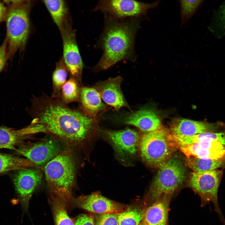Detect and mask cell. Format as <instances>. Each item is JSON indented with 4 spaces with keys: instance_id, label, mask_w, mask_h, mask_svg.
Listing matches in <instances>:
<instances>
[{
    "instance_id": "6da1fadb",
    "label": "cell",
    "mask_w": 225,
    "mask_h": 225,
    "mask_svg": "<svg viewBox=\"0 0 225 225\" xmlns=\"http://www.w3.org/2000/svg\"><path fill=\"white\" fill-rule=\"evenodd\" d=\"M28 111L32 118L31 124L72 148L85 141L95 127L92 117L45 94L32 98Z\"/></svg>"
},
{
    "instance_id": "7a4b0ae2",
    "label": "cell",
    "mask_w": 225,
    "mask_h": 225,
    "mask_svg": "<svg viewBox=\"0 0 225 225\" xmlns=\"http://www.w3.org/2000/svg\"><path fill=\"white\" fill-rule=\"evenodd\" d=\"M138 26L137 21L109 20L102 36L103 52L96 68L105 70L129 58L133 53L134 39Z\"/></svg>"
},
{
    "instance_id": "3957f363",
    "label": "cell",
    "mask_w": 225,
    "mask_h": 225,
    "mask_svg": "<svg viewBox=\"0 0 225 225\" xmlns=\"http://www.w3.org/2000/svg\"><path fill=\"white\" fill-rule=\"evenodd\" d=\"M76 162L70 148L62 151L44 166V171L51 196L67 203L75 185Z\"/></svg>"
},
{
    "instance_id": "277c9868",
    "label": "cell",
    "mask_w": 225,
    "mask_h": 225,
    "mask_svg": "<svg viewBox=\"0 0 225 225\" xmlns=\"http://www.w3.org/2000/svg\"><path fill=\"white\" fill-rule=\"evenodd\" d=\"M8 5L5 20L7 50L9 59L24 48L30 31L31 2L28 0H4Z\"/></svg>"
},
{
    "instance_id": "5b68a950",
    "label": "cell",
    "mask_w": 225,
    "mask_h": 225,
    "mask_svg": "<svg viewBox=\"0 0 225 225\" xmlns=\"http://www.w3.org/2000/svg\"><path fill=\"white\" fill-rule=\"evenodd\" d=\"M178 142L187 157L217 159L225 158V128L216 132L180 136Z\"/></svg>"
},
{
    "instance_id": "8992f818",
    "label": "cell",
    "mask_w": 225,
    "mask_h": 225,
    "mask_svg": "<svg viewBox=\"0 0 225 225\" xmlns=\"http://www.w3.org/2000/svg\"><path fill=\"white\" fill-rule=\"evenodd\" d=\"M139 145L144 162L150 167L158 169L177 148L169 131L163 126L156 131L145 132L141 137Z\"/></svg>"
},
{
    "instance_id": "52a82bcc",
    "label": "cell",
    "mask_w": 225,
    "mask_h": 225,
    "mask_svg": "<svg viewBox=\"0 0 225 225\" xmlns=\"http://www.w3.org/2000/svg\"><path fill=\"white\" fill-rule=\"evenodd\" d=\"M186 169L182 161L172 156L160 168L153 180L149 189L152 201L166 198L174 193L183 182Z\"/></svg>"
},
{
    "instance_id": "ba28073f",
    "label": "cell",
    "mask_w": 225,
    "mask_h": 225,
    "mask_svg": "<svg viewBox=\"0 0 225 225\" xmlns=\"http://www.w3.org/2000/svg\"><path fill=\"white\" fill-rule=\"evenodd\" d=\"M223 173L222 170L219 169L193 172L190 175L188 184L199 196L202 206L210 202L213 204L215 211L223 225H225V219L219 206L218 197V188Z\"/></svg>"
},
{
    "instance_id": "9c48e42d",
    "label": "cell",
    "mask_w": 225,
    "mask_h": 225,
    "mask_svg": "<svg viewBox=\"0 0 225 225\" xmlns=\"http://www.w3.org/2000/svg\"><path fill=\"white\" fill-rule=\"evenodd\" d=\"M160 1L151 3L130 0L100 1L94 10H100L109 13L118 18L138 16L145 14L150 9L157 7Z\"/></svg>"
},
{
    "instance_id": "30bf717a",
    "label": "cell",
    "mask_w": 225,
    "mask_h": 225,
    "mask_svg": "<svg viewBox=\"0 0 225 225\" xmlns=\"http://www.w3.org/2000/svg\"><path fill=\"white\" fill-rule=\"evenodd\" d=\"M62 150L57 141L50 139L21 144L15 151L38 167L45 165Z\"/></svg>"
},
{
    "instance_id": "8fae6325",
    "label": "cell",
    "mask_w": 225,
    "mask_h": 225,
    "mask_svg": "<svg viewBox=\"0 0 225 225\" xmlns=\"http://www.w3.org/2000/svg\"><path fill=\"white\" fill-rule=\"evenodd\" d=\"M60 32L63 43L62 58L71 77L80 82L83 64L77 44L75 33L71 26Z\"/></svg>"
},
{
    "instance_id": "7c38bea8",
    "label": "cell",
    "mask_w": 225,
    "mask_h": 225,
    "mask_svg": "<svg viewBox=\"0 0 225 225\" xmlns=\"http://www.w3.org/2000/svg\"><path fill=\"white\" fill-rule=\"evenodd\" d=\"M42 179L40 171L33 168L19 171L15 176L13 182L21 203L27 209L29 200Z\"/></svg>"
},
{
    "instance_id": "4fadbf2b",
    "label": "cell",
    "mask_w": 225,
    "mask_h": 225,
    "mask_svg": "<svg viewBox=\"0 0 225 225\" xmlns=\"http://www.w3.org/2000/svg\"><path fill=\"white\" fill-rule=\"evenodd\" d=\"M225 128L221 122L210 123L176 118L171 122L170 133L178 136H191L206 132H216Z\"/></svg>"
},
{
    "instance_id": "5bb4252c",
    "label": "cell",
    "mask_w": 225,
    "mask_h": 225,
    "mask_svg": "<svg viewBox=\"0 0 225 225\" xmlns=\"http://www.w3.org/2000/svg\"><path fill=\"white\" fill-rule=\"evenodd\" d=\"M75 205L98 214L117 213L124 211L125 206L108 199L98 193L80 196L74 200Z\"/></svg>"
},
{
    "instance_id": "9a60e30c",
    "label": "cell",
    "mask_w": 225,
    "mask_h": 225,
    "mask_svg": "<svg viewBox=\"0 0 225 225\" xmlns=\"http://www.w3.org/2000/svg\"><path fill=\"white\" fill-rule=\"evenodd\" d=\"M109 138L121 158H130L136 153L140 137L136 131L127 129L113 131L109 133Z\"/></svg>"
},
{
    "instance_id": "2e32d148",
    "label": "cell",
    "mask_w": 225,
    "mask_h": 225,
    "mask_svg": "<svg viewBox=\"0 0 225 225\" xmlns=\"http://www.w3.org/2000/svg\"><path fill=\"white\" fill-rule=\"evenodd\" d=\"M125 124L135 126L145 132L156 131L163 126L159 115L152 108H144L125 115L122 119Z\"/></svg>"
},
{
    "instance_id": "e0dca14e",
    "label": "cell",
    "mask_w": 225,
    "mask_h": 225,
    "mask_svg": "<svg viewBox=\"0 0 225 225\" xmlns=\"http://www.w3.org/2000/svg\"><path fill=\"white\" fill-rule=\"evenodd\" d=\"M122 80L120 76L110 78L98 83L97 86L103 101L117 110L122 107H129L121 89Z\"/></svg>"
},
{
    "instance_id": "ac0fdd59",
    "label": "cell",
    "mask_w": 225,
    "mask_h": 225,
    "mask_svg": "<svg viewBox=\"0 0 225 225\" xmlns=\"http://www.w3.org/2000/svg\"><path fill=\"white\" fill-rule=\"evenodd\" d=\"M79 99L84 113L91 117L96 115L104 107L100 94L94 88L82 87Z\"/></svg>"
},
{
    "instance_id": "d6986e66",
    "label": "cell",
    "mask_w": 225,
    "mask_h": 225,
    "mask_svg": "<svg viewBox=\"0 0 225 225\" xmlns=\"http://www.w3.org/2000/svg\"><path fill=\"white\" fill-rule=\"evenodd\" d=\"M43 3L60 31L71 26L66 2L62 0H45Z\"/></svg>"
},
{
    "instance_id": "ffe728a7",
    "label": "cell",
    "mask_w": 225,
    "mask_h": 225,
    "mask_svg": "<svg viewBox=\"0 0 225 225\" xmlns=\"http://www.w3.org/2000/svg\"><path fill=\"white\" fill-rule=\"evenodd\" d=\"M168 211L167 201L159 199L146 210L142 221L145 225H166Z\"/></svg>"
},
{
    "instance_id": "44dd1931",
    "label": "cell",
    "mask_w": 225,
    "mask_h": 225,
    "mask_svg": "<svg viewBox=\"0 0 225 225\" xmlns=\"http://www.w3.org/2000/svg\"><path fill=\"white\" fill-rule=\"evenodd\" d=\"M37 166L27 158L0 153V175L12 171H20Z\"/></svg>"
},
{
    "instance_id": "7402d4cb",
    "label": "cell",
    "mask_w": 225,
    "mask_h": 225,
    "mask_svg": "<svg viewBox=\"0 0 225 225\" xmlns=\"http://www.w3.org/2000/svg\"><path fill=\"white\" fill-rule=\"evenodd\" d=\"M186 164L194 172L212 171L225 168V158L217 159H202L190 156L187 157Z\"/></svg>"
},
{
    "instance_id": "603a6c76",
    "label": "cell",
    "mask_w": 225,
    "mask_h": 225,
    "mask_svg": "<svg viewBox=\"0 0 225 225\" xmlns=\"http://www.w3.org/2000/svg\"><path fill=\"white\" fill-rule=\"evenodd\" d=\"M26 136L19 134L17 130L5 126L0 127V148L15 150L21 145Z\"/></svg>"
},
{
    "instance_id": "cb8c5ba5",
    "label": "cell",
    "mask_w": 225,
    "mask_h": 225,
    "mask_svg": "<svg viewBox=\"0 0 225 225\" xmlns=\"http://www.w3.org/2000/svg\"><path fill=\"white\" fill-rule=\"evenodd\" d=\"M68 71L62 58L56 64L52 74L53 92L52 97H60L62 88L66 82Z\"/></svg>"
},
{
    "instance_id": "d4e9b609",
    "label": "cell",
    "mask_w": 225,
    "mask_h": 225,
    "mask_svg": "<svg viewBox=\"0 0 225 225\" xmlns=\"http://www.w3.org/2000/svg\"><path fill=\"white\" fill-rule=\"evenodd\" d=\"M51 198L55 225H75L67 213V203L58 198L52 196Z\"/></svg>"
},
{
    "instance_id": "484cf974",
    "label": "cell",
    "mask_w": 225,
    "mask_h": 225,
    "mask_svg": "<svg viewBox=\"0 0 225 225\" xmlns=\"http://www.w3.org/2000/svg\"><path fill=\"white\" fill-rule=\"evenodd\" d=\"M74 78L71 77L63 86L60 97L62 102L67 104L79 100L80 90L77 82Z\"/></svg>"
},
{
    "instance_id": "4316f807",
    "label": "cell",
    "mask_w": 225,
    "mask_h": 225,
    "mask_svg": "<svg viewBox=\"0 0 225 225\" xmlns=\"http://www.w3.org/2000/svg\"><path fill=\"white\" fill-rule=\"evenodd\" d=\"M145 212L136 208L117 213L119 225H139L144 218Z\"/></svg>"
},
{
    "instance_id": "83f0119b",
    "label": "cell",
    "mask_w": 225,
    "mask_h": 225,
    "mask_svg": "<svg viewBox=\"0 0 225 225\" xmlns=\"http://www.w3.org/2000/svg\"><path fill=\"white\" fill-rule=\"evenodd\" d=\"M203 1L199 0L179 1L182 24L186 23L191 19L202 4Z\"/></svg>"
},
{
    "instance_id": "f1b7e54d",
    "label": "cell",
    "mask_w": 225,
    "mask_h": 225,
    "mask_svg": "<svg viewBox=\"0 0 225 225\" xmlns=\"http://www.w3.org/2000/svg\"><path fill=\"white\" fill-rule=\"evenodd\" d=\"M95 225H119L117 213L98 214L96 216Z\"/></svg>"
},
{
    "instance_id": "f546056e",
    "label": "cell",
    "mask_w": 225,
    "mask_h": 225,
    "mask_svg": "<svg viewBox=\"0 0 225 225\" xmlns=\"http://www.w3.org/2000/svg\"><path fill=\"white\" fill-rule=\"evenodd\" d=\"M7 50V43L5 39L0 46V73L4 68L8 59Z\"/></svg>"
},
{
    "instance_id": "4dcf8cb0",
    "label": "cell",
    "mask_w": 225,
    "mask_h": 225,
    "mask_svg": "<svg viewBox=\"0 0 225 225\" xmlns=\"http://www.w3.org/2000/svg\"><path fill=\"white\" fill-rule=\"evenodd\" d=\"M75 225H95L93 217L91 215L82 214L76 220Z\"/></svg>"
},
{
    "instance_id": "1f68e13d",
    "label": "cell",
    "mask_w": 225,
    "mask_h": 225,
    "mask_svg": "<svg viewBox=\"0 0 225 225\" xmlns=\"http://www.w3.org/2000/svg\"><path fill=\"white\" fill-rule=\"evenodd\" d=\"M8 8L4 3L0 1V23L5 21L8 12Z\"/></svg>"
},
{
    "instance_id": "d6a6232c",
    "label": "cell",
    "mask_w": 225,
    "mask_h": 225,
    "mask_svg": "<svg viewBox=\"0 0 225 225\" xmlns=\"http://www.w3.org/2000/svg\"><path fill=\"white\" fill-rule=\"evenodd\" d=\"M219 21L220 27L223 30H225V4L221 9Z\"/></svg>"
},
{
    "instance_id": "836d02e7",
    "label": "cell",
    "mask_w": 225,
    "mask_h": 225,
    "mask_svg": "<svg viewBox=\"0 0 225 225\" xmlns=\"http://www.w3.org/2000/svg\"><path fill=\"white\" fill-rule=\"evenodd\" d=\"M139 225H145V224L142 221Z\"/></svg>"
}]
</instances>
